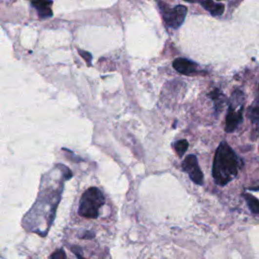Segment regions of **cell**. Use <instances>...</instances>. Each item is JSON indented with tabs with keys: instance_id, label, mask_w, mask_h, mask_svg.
<instances>
[{
	"instance_id": "30bf717a",
	"label": "cell",
	"mask_w": 259,
	"mask_h": 259,
	"mask_svg": "<svg viewBox=\"0 0 259 259\" xmlns=\"http://www.w3.org/2000/svg\"><path fill=\"white\" fill-rule=\"evenodd\" d=\"M243 197L245 199H246L250 211L253 214L259 216V200L252 195H248V194H244Z\"/></svg>"
},
{
	"instance_id": "ba28073f",
	"label": "cell",
	"mask_w": 259,
	"mask_h": 259,
	"mask_svg": "<svg viewBox=\"0 0 259 259\" xmlns=\"http://www.w3.org/2000/svg\"><path fill=\"white\" fill-rule=\"evenodd\" d=\"M200 5H202L214 17L222 16L225 10V6L222 3H217L214 1H202L200 2Z\"/></svg>"
},
{
	"instance_id": "52a82bcc",
	"label": "cell",
	"mask_w": 259,
	"mask_h": 259,
	"mask_svg": "<svg viewBox=\"0 0 259 259\" xmlns=\"http://www.w3.org/2000/svg\"><path fill=\"white\" fill-rule=\"evenodd\" d=\"M53 2L52 1H40V2H33L32 5L37 9L38 13H39V17L40 19L45 20V19H49L53 16V12H52V6Z\"/></svg>"
},
{
	"instance_id": "3957f363",
	"label": "cell",
	"mask_w": 259,
	"mask_h": 259,
	"mask_svg": "<svg viewBox=\"0 0 259 259\" xmlns=\"http://www.w3.org/2000/svg\"><path fill=\"white\" fill-rule=\"evenodd\" d=\"M244 111V94L241 90H235L232 94L228 113L226 117L225 131L227 133L234 132L243 120Z\"/></svg>"
},
{
	"instance_id": "7a4b0ae2",
	"label": "cell",
	"mask_w": 259,
	"mask_h": 259,
	"mask_svg": "<svg viewBox=\"0 0 259 259\" xmlns=\"http://www.w3.org/2000/svg\"><path fill=\"white\" fill-rule=\"evenodd\" d=\"M104 201V197L100 190L97 187H90L80 199L78 213L88 219H97Z\"/></svg>"
},
{
	"instance_id": "4fadbf2b",
	"label": "cell",
	"mask_w": 259,
	"mask_h": 259,
	"mask_svg": "<svg viewBox=\"0 0 259 259\" xmlns=\"http://www.w3.org/2000/svg\"><path fill=\"white\" fill-rule=\"evenodd\" d=\"M50 259H67V256H66V253L62 249H59L52 253Z\"/></svg>"
},
{
	"instance_id": "5b68a950",
	"label": "cell",
	"mask_w": 259,
	"mask_h": 259,
	"mask_svg": "<svg viewBox=\"0 0 259 259\" xmlns=\"http://www.w3.org/2000/svg\"><path fill=\"white\" fill-rule=\"evenodd\" d=\"M182 169L186 172L196 184L202 185L203 183V174L199 166L198 158L196 155H188L182 162Z\"/></svg>"
},
{
	"instance_id": "7c38bea8",
	"label": "cell",
	"mask_w": 259,
	"mask_h": 259,
	"mask_svg": "<svg viewBox=\"0 0 259 259\" xmlns=\"http://www.w3.org/2000/svg\"><path fill=\"white\" fill-rule=\"evenodd\" d=\"M174 149L176 153L179 155V157H182L184 155V153L186 152V150L188 148V142L186 140H179L177 141L176 143H174Z\"/></svg>"
},
{
	"instance_id": "5bb4252c",
	"label": "cell",
	"mask_w": 259,
	"mask_h": 259,
	"mask_svg": "<svg viewBox=\"0 0 259 259\" xmlns=\"http://www.w3.org/2000/svg\"><path fill=\"white\" fill-rule=\"evenodd\" d=\"M79 54H80V55L81 56H82L85 60H86V62L90 65L91 64V55H90V54L88 53V52H85V51H80L79 50Z\"/></svg>"
},
{
	"instance_id": "277c9868",
	"label": "cell",
	"mask_w": 259,
	"mask_h": 259,
	"mask_svg": "<svg viewBox=\"0 0 259 259\" xmlns=\"http://www.w3.org/2000/svg\"><path fill=\"white\" fill-rule=\"evenodd\" d=\"M158 5L160 7L163 20L170 28L179 29L183 23L187 13L186 6L176 5L172 7L164 2H158Z\"/></svg>"
},
{
	"instance_id": "9c48e42d",
	"label": "cell",
	"mask_w": 259,
	"mask_h": 259,
	"mask_svg": "<svg viewBox=\"0 0 259 259\" xmlns=\"http://www.w3.org/2000/svg\"><path fill=\"white\" fill-rule=\"evenodd\" d=\"M211 98L215 102V106H216V111L217 113H220L222 111V108L226 102V99H225V95L220 91V90H214L211 93Z\"/></svg>"
},
{
	"instance_id": "8fae6325",
	"label": "cell",
	"mask_w": 259,
	"mask_h": 259,
	"mask_svg": "<svg viewBox=\"0 0 259 259\" xmlns=\"http://www.w3.org/2000/svg\"><path fill=\"white\" fill-rule=\"evenodd\" d=\"M248 118L253 122H259V100H256L248 108Z\"/></svg>"
},
{
	"instance_id": "8992f818",
	"label": "cell",
	"mask_w": 259,
	"mask_h": 259,
	"mask_svg": "<svg viewBox=\"0 0 259 259\" xmlns=\"http://www.w3.org/2000/svg\"><path fill=\"white\" fill-rule=\"evenodd\" d=\"M173 68L183 75H195L198 73L199 66L197 63L184 59V58H177L173 61Z\"/></svg>"
},
{
	"instance_id": "6da1fadb",
	"label": "cell",
	"mask_w": 259,
	"mask_h": 259,
	"mask_svg": "<svg viewBox=\"0 0 259 259\" xmlns=\"http://www.w3.org/2000/svg\"><path fill=\"white\" fill-rule=\"evenodd\" d=\"M240 159L228 143L222 142L218 147L214 163L213 177L217 184L226 185L233 180L240 169Z\"/></svg>"
}]
</instances>
